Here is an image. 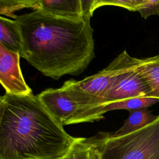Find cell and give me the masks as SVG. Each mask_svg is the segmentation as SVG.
Here are the masks:
<instances>
[{
    "instance_id": "6da1fadb",
    "label": "cell",
    "mask_w": 159,
    "mask_h": 159,
    "mask_svg": "<svg viewBox=\"0 0 159 159\" xmlns=\"http://www.w3.org/2000/svg\"><path fill=\"white\" fill-rule=\"evenodd\" d=\"M91 16L84 13L82 18L70 19L41 10L17 16L22 37L20 57L55 80L82 73L95 57Z\"/></svg>"
},
{
    "instance_id": "7a4b0ae2",
    "label": "cell",
    "mask_w": 159,
    "mask_h": 159,
    "mask_svg": "<svg viewBox=\"0 0 159 159\" xmlns=\"http://www.w3.org/2000/svg\"><path fill=\"white\" fill-rule=\"evenodd\" d=\"M76 137L33 94L0 98V159H60Z\"/></svg>"
},
{
    "instance_id": "3957f363",
    "label": "cell",
    "mask_w": 159,
    "mask_h": 159,
    "mask_svg": "<svg viewBox=\"0 0 159 159\" xmlns=\"http://www.w3.org/2000/svg\"><path fill=\"white\" fill-rule=\"evenodd\" d=\"M137 58L130 56L125 50L98 73L80 81H65L61 88L81 107L78 124L93 122L100 101L118 75L134 66Z\"/></svg>"
},
{
    "instance_id": "277c9868",
    "label": "cell",
    "mask_w": 159,
    "mask_h": 159,
    "mask_svg": "<svg viewBox=\"0 0 159 159\" xmlns=\"http://www.w3.org/2000/svg\"><path fill=\"white\" fill-rule=\"evenodd\" d=\"M111 134L101 159H159V114L155 121L135 132L117 137Z\"/></svg>"
},
{
    "instance_id": "5b68a950",
    "label": "cell",
    "mask_w": 159,
    "mask_h": 159,
    "mask_svg": "<svg viewBox=\"0 0 159 159\" xmlns=\"http://www.w3.org/2000/svg\"><path fill=\"white\" fill-rule=\"evenodd\" d=\"M136 63L137 59L134 66L117 76L104 94L95 112V121L99 120L98 112L106 104L137 97H150L146 81L135 68Z\"/></svg>"
},
{
    "instance_id": "8992f818",
    "label": "cell",
    "mask_w": 159,
    "mask_h": 159,
    "mask_svg": "<svg viewBox=\"0 0 159 159\" xmlns=\"http://www.w3.org/2000/svg\"><path fill=\"white\" fill-rule=\"evenodd\" d=\"M37 96L45 107L63 125L78 124L81 107L61 87L47 89Z\"/></svg>"
},
{
    "instance_id": "52a82bcc",
    "label": "cell",
    "mask_w": 159,
    "mask_h": 159,
    "mask_svg": "<svg viewBox=\"0 0 159 159\" xmlns=\"http://www.w3.org/2000/svg\"><path fill=\"white\" fill-rule=\"evenodd\" d=\"M20 53L8 50L0 43V82L6 93L17 96L32 94L20 66Z\"/></svg>"
},
{
    "instance_id": "ba28073f",
    "label": "cell",
    "mask_w": 159,
    "mask_h": 159,
    "mask_svg": "<svg viewBox=\"0 0 159 159\" xmlns=\"http://www.w3.org/2000/svg\"><path fill=\"white\" fill-rule=\"evenodd\" d=\"M111 132H99L90 137H78L60 159H101L104 144Z\"/></svg>"
},
{
    "instance_id": "9c48e42d",
    "label": "cell",
    "mask_w": 159,
    "mask_h": 159,
    "mask_svg": "<svg viewBox=\"0 0 159 159\" xmlns=\"http://www.w3.org/2000/svg\"><path fill=\"white\" fill-rule=\"evenodd\" d=\"M39 10L53 16L80 19L84 15L82 0H38Z\"/></svg>"
},
{
    "instance_id": "30bf717a",
    "label": "cell",
    "mask_w": 159,
    "mask_h": 159,
    "mask_svg": "<svg viewBox=\"0 0 159 159\" xmlns=\"http://www.w3.org/2000/svg\"><path fill=\"white\" fill-rule=\"evenodd\" d=\"M135 68L146 81L150 97L159 99V54L137 58Z\"/></svg>"
},
{
    "instance_id": "8fae6325",
    "label": "cell",
    "mask_w": 159,
    "mask_h": 159,
    "mask_svg": "<svg viewBox=\"0 0 159 159\" xmlns=\"http://www.w3.org/2000/svg\"><path fill=\"white\" fill-rule=\"evenodd\" d=\"M158 117L154 115L148 108L140 109L129 111V117L125 120L122 126L114 132H112L111 137H117L139 130L153 121Z\"/></svg>"
},
{
    "instance_id": "7c38bea8",
    "label": "cell",
    "mask_w": 159,
    "mask_h": 159,
    "mask_svg": "<svg viewBox=\"0 0 159 159\" xmlns=\"http://www.w3.org/2000/svg\"><path fill=\"white\" fill-rule=\"evenodd\" d=\"M0 43L8 50L20 53L22 37L15 20L0 17Z\"/></svg>"
},
{
    "instance_id": "4fadbf2b",
    "label": "cell",
    "mask_w": 159,
    "mask_h": 159,
    "mask_svg": "<svg viewBox=\"0 0 159 159\" xmlns=\"http://www.w3.org/2000/svg\"><path fill=\"white\" fill-rule=\"evenodd\" d=\"M158 102V99L151 97H137L110 102L101 107L98 112V118L99 120L103 119V115L108 111L119 109H125L130 111L148 108Z\"/></svg>"
},
{
    "instance_id": "5bb4252c",
    "label": "cell",
    "mask_w": 159,
    "mask_h": 159,
    "mask_svg": "<svg viewBox=\"0 0 159 159\" xmlns=\"http://www.w3.org/2000/svg\"><path fill=\"white\" fill-rule=\"evenodd\" d=\"M24 8H32L34 11L39 10L38 0L24 1H0V14L1 16L6 15L16 19L17 16L14 12Z\"/></svg>"
},
{
    "instance_id": "9a60e30c",
    "label": "cell",
    "mask_w": 159,
    "mask_h": 159,
    "mask_svg": "<svg viewBox=\"0 0 159 159\" xmlns=\"http://www.w3.org/2000/svg\"><path fill=\"white\" fill-rule=\"evenodd\" d=\"M143 0H93L91 12L103 6H114L124 7L130 11H138Z\"/></svg>"
},
{
    "instance_id": "2e32d148",
    "label": "cell",
    "mask_w": 159,
    "mask_h": 159,
    "mask_svg": "<svg viewBox=\"0 0 159 159\" xmlns=\"http://www.w3.org/2000/svg\"><path fill=\"white\" fill-rule=\"evenodd\" d=\"M138 12L144 19L152 15L159 16V0H143Z\"/></svg>"
}]
</instances>
